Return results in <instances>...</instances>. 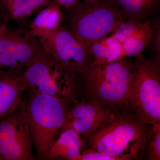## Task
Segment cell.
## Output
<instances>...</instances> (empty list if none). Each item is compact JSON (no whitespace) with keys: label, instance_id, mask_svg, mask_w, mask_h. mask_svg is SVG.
<instances>
[{"label":"cell","instance_id":"cell-2","mask_svg":"<svg viewBox=\"0 0 160 160\" xmlns=\"http://www.w3.org/2000/svg\"><path fill=\"white\" fill-rule=\"evenodd\" d=\"M133 72V65L123 58L109 63H90L86 73L79 78L85 79L91 99L118 109L129 105Z\"/></svg>","mask_w":160,"mask_h":160},{"label":"cell","instance_id":"cell-5","mask_svg":"<svg viewBox=\"0 0 160 160\" xmlns=\"http://www.w3.org/2000/svg\"><path fill=\"white\" fill-rule=\"evenodd\" d=\"M24 78L26 90L66 102L74 101L79 77L45 52L25 69Z\"/></svg>","mask_w":160,"mask_h":160},{"label":"cell","instance_id":"cell-22","mask_svg":"<svg viewBox=\"0 0 160 160\" xmlns=\"http://www.w3.org/2000/svg\"><path fill=\"white\" fill-rule=\"evenodd\" d=\"M78 0H57V3L59 6H64L66 8L73 7L76 5Z\"/></svg>","mask_w":160,"mask_h":160},{"label":"cell","instance_id":"cell-4","mask_svg":"<svg viewBox=\"0 0 160 160\" xmlns=\"http://www.w3.org/2000/svg\"><path fill=\"white\" fill-rule=\"evenodd\" d=\"M133 64L129 105L135 114L150 125L160 122L159 59L140 54Z\"/></svg>","mask_w":160,"mask_h":160},{"label":"cell","instance_id":"cell-8","mask_svg":"<svg viewBox=\"0 0 160 160\" xmlns=\"http://www.w3.org/2000/svg\"><path fill=\"white\" fill-rule=\"evenodd\" d=\"M44 52L39 39L29 29L7 25L0 38V56L5 69L25 70Z\"/></svg>","mask_w":160,"mask_h":160},{"label":"cell","instance_id":"cell-20","mask_svg":"<svg viewBox=\"0 0 160 160\" xmlns=\"http://www.w3.org/2000/svg\"><path fill=\"white\" fill-rule=\"evenodd\" d=\"M77 160H116L114 158L89 149L82 152Z\"/></svg>","mask_w":160,"mask_h":160},{"label":"cell","instance_id":"cell-15","mask_svg":"<svg viewBox=\"0 0 160 160\" xmlns=\"http://www.w3.org/2000/svg\"><path fill=\"white\" fill-rule=\"evenodd\" d=\"M50 3V0H0V8L5 19L21 21L30 17Z\"/></svg>","mask_w":160,"mask_h":160},{"label":"cell","instance_id":"cell-6","mask_svg":"<svg viewBox=\"0 0 160 160\" xmlns=\"http://www.w3.org/2000/svg\"><path fill=\"white\" fill-rule=\"evenodd\" d=\"M123 20L113 4L83 2L78 4L70 18V31L86 51L93 43L113 32Z\"/></svg>","mask_w":160,"mask_h":160},{"label":"cell","instance_id":"cell-17","mask_svg":"<svg viewBox=\"0 0 160 160\" xmlns=\"http://www.w3.org/2000/svg\"><path fill=\"white\" fill-rule=\"evenodd\" d=\"M157 0H114L113 5L124 19L139 22L151 9Z\"/></svg>","mask_w":160,"mask_h":160},{"label":"cell","instance_id":"cell-23","mask_svg":"<svg viewBox=\"0 0 160 160\" xmlns=\"http://www.w3.org/2000/svg\"><path fill=\"white\" fill-rule=\"evenodd\" d=\"M7 22H8V20L6 19L4 22L0 26V38L2 36L3 32L7 26ZM2 61H1V56H0V72L2 71Z\"/></svg>","mask_w":160,"mask_h":160},{"label":"cell","instance_id":"cell-18","mask_svg":"<svg viewBox=\"0 0 160 160\" xmlns=\"http://www.w3.org/2000/svg\"><path fill=\"white\" fill-rule=\"evenodd\" d=\"M147 158L160 160V123L152 125L147 139Z\"/></svg>","mask_w":160,"mask_h":160},{"label":"cell","instance_id":"cell-9","mask_svg":"<svg viewBox=\"0 0 160 160\" xmlns=\"http://www.w3.org/2000/svg\"><path fill=\"white\" fill-rule=\"evenodd\" d=\"M38 38L44 51L65 69L79 78L86 73L90 60L70 30L60 26L51 34Z\"/></svg>","mask_w":160,"mask_h":160},{"label":"cell","instance_id":"cell-12","mask_svg":"<svg viewBox=\"0 0 160 160\" xmlns=\"http://www.w3.org/2000/svg\"><path fill=\"white\" fill-rule=\"evenodd\" d=\"M82 138L74 129H66L51 146L49 160H77L84 149Z\"/></svg>","mask_w":160,"mask_h":160},{"label":"cell","instance_id":"cell-13","mask_svg":"<svg viewBox=\"0 0 160 160\" xmlns=\"http://www.w3.org/2000/svg\"><path fill=\"white\" fill-rule=\"evenodd\" d=\"M63 14L60 6L51 3L38 12L29 26V30L38 38L54 32L61 26Z\"/></svg>","mask_w":160,"mask_h":160},{"label":"cell","instance_id":"cell-7","mask_svg":"<svg viewBox=\"0 0 160 160\" xmlns=\"http://www.w3.org/2000/svg\"><path fill=\"white\" fill-rule=\"evenodd\" d=\"M0 156L5 160H33V144L25 103L0 119Z\"/></svg>","mask_w":160,"mask_h":160},{"label":"cell","instance_id":"cell-19","mask_svg":"<svg viewBox=\"0 0 160 160\" xmlns=\"http://www.w3.org/2000/svg\"><path fill=\"white\" fill-rule=\"evenodd\" d=\"M143 23L139 22L127 21L125 22L124 20L121 21L115 28L114 33L112 35L121 44L132 35L142 25Z\"/></svg>","mask_w":160,"mask_h":160},{"label":"cell","instance_id":"cell-14","mask_svg":"<svg viewBox=\"0 0 160 160\" xmlns=\"http://www.w3.org/2000/svg\"><path fill=\"white\" fill-rule=\"evenodd\" d=\"M86 52L93 64L112 62L126 57L122 45L112 35L93 43Z\"/></svg>","mask_w":160,"mask_h":160},{"label":"cell","instance_id":"cell-10","mask_svg":"<svg viewBox=\"0 0 160 160\" xmlns=\"http://www.w3.org/2000/svg\"><path fill=\"white\" fill-rule=\"evenodd\" d=\"M120 112L118 109L106 107L95 100H84L76 102L72 109L68 110L63 128L74 129L81 136L89 137Z\"/></svg>","mask_w":160,"mask_h":160},{"label":"cell","instance_id":"cell-24","mask_svg":"<svg viewBox=\"0 0 160 160\" xmlns=\"http://www.w3.org/2000/svg\"><path fill=\"white\" fill-rule=\"evenodd\" d=\"M6 19H5V18H4L2 12L1 8H0V26L4 22H5V20Z\"/></svg>","mask_w":160,"mask_h":160},{"label":"cell","instance_id":"cell-16","mask_svg":"<svg viewBox=\"0 0 160 160\" xmlns=\"http://www.w3.org/2000/svg\"><path fill=\"white\" fill-rule=\"evenodd\" d=\"M153 31L148 23L142 25L122 43L126 56H135L141 54L151 42Z\"/></svg>","mask_w":160,"mask_h":160},{"label":"cell","instance_id":"cell-25","mask_svg":"<svg viewBox=\"0 0 160 160\" xmlns=\"http://www.w3.org/2000/svg\"><path fill=\"white\" fill-rule=\"evenodd\" d=\"M0 160H5V159L4 158L2 157L1 156H0Z\"/></svg>","mask_w":160,"mask_h":160},{"label":"cell","instance_id":"cell-1","mask_svg":"<svg viewBox=\"0 0 160 160\" xmlns=\"http://www.w3.org/2000/svg\"><path fill=\"white\" fill-rule=\"evenodd\" d=\"M149 125L135 114L120 112L89 136L91 148L116 160L137 158L146 147Z\"/></svg>","mask_w":160,"mask_h":160},{"label":"cell","instance_id":"cell-3","mask_svg":"<svg viewBox=\"0 0 160 160\" xmlns=\"http://www.w3.org/2000/svg\"><path fill=\"white\" fill-rule=\"evenodd\" d=\"M24 102L26 114L38 160H49L51 146L63 128L68 110L66 101L30 92Z\"/></svg>","mask_w":160,"mask_h":160},{"label":"cell","instance_id":"cell-21","mask_svg":"<svg viewBox=\"0 0 160 160\" xmlns=\"http://www.w3.org/2000/svg\"><path fill=\"white\" fill-rule=\"evenodd\" d=\"M160 26L158 27L156 32L155 38L154 42V50L157 53L158 58H160Z\"/></svg>","mask_w":160,"mask_h":160},{"label":"cell","instance_id":"cell-11","mask_svg":"<svg viewBox=\"0 0 160 160\" xmlns=\"http://www.w3.org/2000/svg\"><path fill=\"white\" fill-rule=\"evenodd\" d=\"M25 70L3 69L0 72V119L13 111L26 90Z\"/></svg>","mask_w":160,"mask_h":160}]
</instances>
